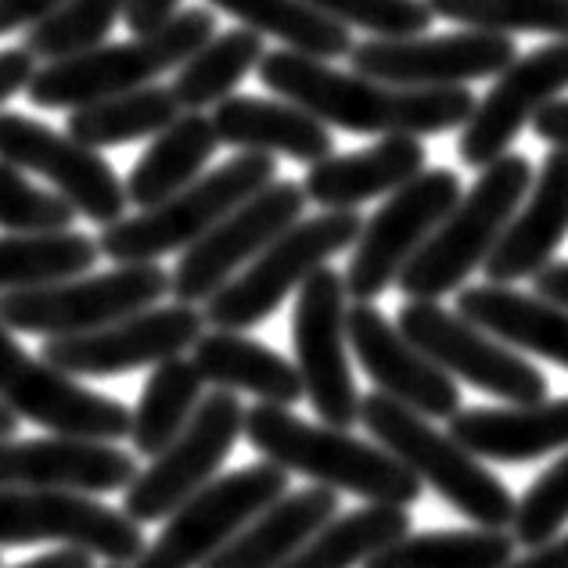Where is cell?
Wrapping results in <instances>:
<instances>
[{
  "instance_id": "1",
  "label": "cell",
  "mask_w": 568,
  "mask_h": 568,
  "mask_svg": "<svg viewBox=\"0 0 568 568\" xmlns=\"http://www.w3.org/2000/svg\"><path fill=\"white\" fill-rule=\"evenodd\" d=\"M256 72L277 98L317 115L324 126L349 133L428 138L465 126L478 104L468 87H396L361 72H338L295 51H266Z\"/></svg>"
},
{
  "instance_id": "2",
  "label": "cell",
  "mask_w": 568,
  "mask_h": 568,
  "mask_svg": "<svg viewBox=\"0 0 568 568\" xmlns=\"http://www.w3.org/2000/svg\"><path fill=\"white\" fill-rule=\"evenodd\" d=\"M242 436L252 443V450L263 454V460L288 475H306L313 486L353 493L367 504L410 507L422 500L425 483L385 446L356 439L346 428L310 425L277 403H256L245 410Z\"/></svg>"
},
{
  "instance_id": "3",
  "label": "cell",
  "mask_w": 568,
  "mask_h": 568,
  "mask_svg": "<svg viewBox=\"0 0 568 568\" xmlns=\"http://www.w3.org/2000/svg\"><path fill=\"white\" fill-rule=\"evenodd\" d=\"M216 33V14L209 8H184L152 33L126 43H98L91 51L58 58L33 72L26 94L37 109H80L112 94L155 83L170 69L202 48Z\"/></svg>"
},
{
  "instance_id": "4",
  "label": "cell",
  "mask_w": 568,
  "mask_h": 568,
  "mask_svg": "<svg viewBox=\"0 0 568 568\" xmlns=\"http://www.w3.org/2000/svg\"><path fill=\"white\" fill-rule=\"evenodd\" d=\"M529 184L532 166L526 155L504 152L483 166L475 187L460 194L446 220L399 271V292L407 298H443L446 292H457L493 252L515 209L529 194Z\"/></svg>"
},
{
  "instance_id": "5",
  "label": "cell",
  "mask_w": 568,
  "mask_h": 568,
  "mask_svg": "<svg viewBox=\"0 0 568 568\" xmlns=\"http://www.w3.org/2000/svg\"><path fill=\"white\" fill-rule=\"evenodd\" d=\"M361 425L385 446L399 465H407L422 483H428L439 497L471 518L478 529H507L515 518V497L497 475L478 465L450 432L436 425L385 393L361 396Z\"/></svg>"
},
{
  "instance_id": "6",
  "label": "cell",
  "mask_w": 568,
  "mask_h": 568,
  "mask_svg": "<svg viewBox=\"0 0 568 568\" xmlns=\"http://www.w3.org/2000/svg\"><path fill=\"white\" fill-rule=\"evenodd\" d=\"M277 181L274 155L242 152L220 170L202 173L170 199H162L152 209H138V216H123L101 227L98 252L112 263H155L159 256L181 252L220 223L256 191Z\"/></svg>"
},
{
  "instance_id": "7",
  "label": "cell",
  "mask_w": 568,
  "mask_h": 568,
  "mask_svg": "<svg viewBox=\"0 0 568 568\" xmlns=\"http://www.w3.org/2000/svg\"><path fill=\"white\" fill-rule=\"evenodd\" d=\"M361 227L364 216L356 209H324L313 220H295L245 263L242 274L205 298V324L220 332H248L263 324L317 266L346 252L361 237Z\"/></svg>"
},
{
  "instance_id": "8",
  "label": "cell",
  "mask_w": 568,
  "mask_h": 568,
  "mask_svg": "<svg viewBox=\"0 0 568 568\" xmlns=\"http://www.w3.org/2000/svg\"><path fill=\"white\" fill-rule=\"evenodd\" d=\"M162 295H170V274L159 263H119L109 274L0 292V324L43 338L83 335L155 306Z\"/></svg>"
},
{
  "instance_id": "9",
  "label": "cell",
  "mask_w": 568,
  "mask_h": 568,
  "mask_svg": "<svg viewBox=\"0 0 568 568\" xmlns=\"http://www.w3.org/2000/svg\"><path fill=\"white\" fill-rule=\"evenodd\" d=\"M288 471L260 460L205 483L176 511L166 515V529L141 550L130 568H202L223 544L234 540L263 507L288 493Z\"/></svg>"
},
{
  "instance_id": "10",
  "label": "cell",
  "mask_w": 568,
  "mask_h": 568,
  "mask_svg": "<svg viewBox=\"0 0 568 568\" xmlns=\"http://www.w3.org/2000/svg\"><path fill=\"white\" fill-rule=\"evenodd\" d=\"M242 422L245 407L231 388H213L209 396H202L181 436L166 450H159L144 471L130 478L123 515L138 526H148V521H162L170 511H176L187 497L216 478L234 443L242 439Z\"/></svg>"
},
{
  "instance_id": "11",
  "label": "cell",
  "mask_w": 568,
  "mask_h": 568,
  "mask_svg": "<svg viewBox=\"0 0 568 568\" xmlns=\"http://www.w3.org/2000/svg\"><path fill=\"white\" fill-rule=\"evenodd\" d=\"M346 281L324 263L298 284L292 317L303 396L310 399L313 414L332 428H353L361 422V393H356L346 353Z\"/></svg>"
},
{
  "instance_id": "12",
  "label": "cell",
  "mask_w": 568,
  "mask_h": 568,
  "mask_svg": "<svg viewBox=\"0 0 568 568\" xmlns=\"http://www.w3.org/2000/svg\"><path fill=\"white\" fill-rule=\"evenodd\" d=\"M399 335L450 378H460L483 393L507 403H540L547 399V378L526 356H518L500 338L475 327L460 313L443 310L436 298H410L396 317Z\"/></svg>"
},
{
  "instance_id": "13",
  "label": "cell",
  "mask_w": 568,
  "mask_h": 568,
  "mask_svg": "<svg viewBox=\"0 0 568 568\" xmlns=\"http://www.w3.org/2000/svg\"><path fill=\"white\" fill-rule=\"evenodd\" d=\"M457 199L460 181L454 170H422L414 181L396 187L393 199L364 220L361 237L353 242L349 271L342 274L353 303H375L388 284H396L407 260L428 242Z\"/></svg>"
},
{
  "instance_id": "14",
  "label": "cell",
  "mask_w": 568,
  "mask_h": 568,
  "mask_svg": "<svg viewBox=\"0 0 568 568\" xmlns=\"http://www.w3.org/2000/svg\"><path fill=\"white\" fill-rule=\"evenodd\" d=\"M0 403L51 436L119 443L130 436V410L112 396L80 385L40 356H29L0 324Z\"/></svg>"
},
{
  "instance_id": "15",
  "label": "cell",
  "mask_w": 568,
  "mask_h": 568,
  "mask_svg": "<svg viewBox=\"0 0 568 568\" xmlns=\"http://www.w3.org/2000/svg\"><path fill=\"white\" fill-rule=\"evenodd\" d=\"M62 544L109 565H133L144 550L141 526L91 493L0 489V547Z\"/></svg>"
},
{
  "instance_id": "16",
  "label": "cell",
  "mask_w": 568,
  "mask_h": 568,
  "mask_svg": "<svg viewBox=\"0 0 568 568\" xmlns=\"http://www.w3.org/2000/svg\"><path fill=\"white\" fill-rule=\"evenodd\" d=\"M303 209H306L303 184L271 181L263 191L252 194V199L231 209L220 223H213L199 242L184 248L181 263L170 274V295L187 306L205 303L252 256H260L281 231H288L295 220H303Z\"/></svg>"
},
{
  "instance_id": "17",
  "label": "cell",
  "mask_w": 568,
  "mask_h": 568,
  "mask_svg": "<svg viewBox=\"0 0 568 568\" xmlns=\"http://www.w3.org/2000/svg\"><path fill=\"white\" fill-rule=\"evenodd\" d=\"M202 332L205 317L199 306H148L94 332L48 338L40 356L72 378H112L184 356Z\"/></svg>"
},
{
  "instance_id": "18",
  "label": "cell",
  "mask_w": 568,
  "mask_h": 568,
  "mask_svg": "<svg viewBox=\"0 0 568 568\" xmlns=\"http://www.w3.org/2000/svg\"><path fill=\"white\" fill-rule=\"evenodd\" d=\"M353 72L396 87H465L471 80L500 77L518 58V48L504 33H465L446 37H375L367 43H353L346 54Z\"/></svg>"
},
{
  "instance_id": "19",
  "label": "cell",
  "mask_w": 568,
  "mask_h": 568,
  "mask_svg": "<svg viewBox=\"0 0 568 568\" xmlns=\"http://www.w3.org/2000/svg\"><path fill=\"white\" fill-rule=\"evenodd\" d=\"M0 162L51 181L80 216L101 223V227L123 220L130 205L123 181L94 148L43 126L40 119L0 112Z\"/></svg>"
},
{
  "instance_id": "20",
  "label": "cell",
  "mask_w": 568,
  "mask_h": 568,
  "mask_svg": "<svg viewBox=\"0 0 568 568\" xmlns=\"http://www.w3.org/2000/svg\"><path fill=\"white\" fill-rule=\"evenodd\" d=\"M568 87V40L544 43L526 58H515L500 72L493 91L475 104L465 130H460L457 155L465 166L483 170L493 159H500L521 126L532 123V115L555 101Z\"/></svg>"
},
{
  "instance_id": "21",
  "label": "cell",
  "mask_w": 568,
  "mask_h": 568,
  "mask_svg": "<svg viewBox=\"0 0 568 568\" xmlns=\"http://www.w3.org/2000/svg\"><path fill=\"white\" fill-rule=\"evenodd\" d=\"M346 342L356 361L367 371V378L378 385V393L417 410L422 417H454L460 410V388L436 367L428 356L399 335L396 324L385 321L375 303H353L346 310Z\"/></svg>"
},
{
  "instance_id": "22",
  "label": "cell",
  "mask_w": 568,
  "mask_h": 568,
  "mask_svg": "<svg viewBox=\"0 0 568 568\" xmlns=\"http://www.w3.org/2000/svg\"><path fill=\"white\" fill-rule=\"evenodd\" d=\"M138 475L130 450L98 439H0V489H77L115 493Z\"/></svg>"
},
{
  "instance_id": "23",
  "label": "cell",
  "mask_w": 568,
  "mask_h": 568,
  "mask_svg": "<svg viewBox=\"0 0 568 568\" xmlns=\"http://www.w3.org/2000/svg\"><path fill=\"white\" fill-rule=\"evenodd\" d=\"M526 205L515 209L511 223L483 260L489 284H515L532 277L555 260L558 245L568 237V152L550 148L540 173L529 184Z\"/></svg>"
},
{
  "instance_id": "24",
  "label": "cell",
  "mask_w": 568,
  "mask_h": 568,
  "mask_svg": "<svg viewBox=\"0 0 568 568\" xmlns=\"http://www.w3.org/2000/svg\"><path fill=\"white\" fill-rule=\"evenodd\" d=\"M450 422V439L468 454L521 465V460L547 457L568 446V396L540 403H511V407H471L457 410Z\"/></svg>"
},
{
  "instance_id": "25",
  "label": "cell",
  "mask_w": 568,
  "mask_h": 568,
  "mask_svg": "<svg viewBox=\"0 0 568 568\" xmlns=\"http://www.w3.org/2000/svg\"><path fill=\"white\" fill-rule=\"evenodd\" d=\"M425 144L407 133H393L364 152L327 155L306 170L303 194L321 209H356L382 194H393L425 170Z\"/></svg>"
},
{
  "instance_id": "26",
  "label": "cell",
  "mask_w": 568,
  "mask_h": 568,
  "mask_svg": "<svg viewBox=\"0 0 568 568\" xmlns=\"http://www.w3.org/2000/svg\"><path fill=\"white\" fill-rule=\"evenodd\" d=\"M213 119L216 141L242 152L288 155L295 162H321L335 155V138L317 115L298 109L292 101H263V98H223Z\"/></svg>"
},
{
  "instance_id": "27",
  "label": "cell",
  "mask_w": 568,
  "mask_h": 568,
  "mask_svg": "<svg viewBox=\"0 0 568 568\" xmlns=\"http://www.w3.org/2000/svg\"><path fill=\"white\" fill-rule=\"evenodd\" d=\"M338 515V493L327 486H310L303 493H284L281 500L234 532L202 568H281L298 547H303L324 521Z\"/></svg>"
},
{
  "instance_id": "28",
  "label": "cell",
  "mask_w": 568,
  "mask_h": 568,
  "mask_svg": "<svg viewBox=\"0 0 568 568\" xmlns=\"http://www.w3.org/2000/svg\"><path fill=\"white\" fill-rule=\"evenodd\" d=\"M457 313L504 346L526 349L568 371V310L507 284H475L457 295Z\"/></svg>"
},
{
  "instance_id": "29",
  "label": "cell",
  "mask_w": 568,
  "mask_h": 568,
  "mask_svg": "<svg viewBox=\"0 0 568 568\" xmlns=\"http://www.w3.org/2000/svg\"><path fill=\"white\" fill-rule=\"evenodd\" d=\"M191 349V364L205 385L248 393L260 403H277V407H292L303 399V378H298L295 364L242 332L213 327V332H202Z\"/></svg>"
},
{
  "instance_id": "30",
  "label": "cell",
  "mask_w": 568,
  "mask_h": 568,
  "mask_svg": "<svg viewBox=\"0 0 568 568\" xmlns=\"http://www.w3.org/2000/svg\"><path fill=\"white\" fill-rule=\"evenodd\" d=\"M216 148L220 141L213 119L202 112H181L166 130L155 133V141L138 159V166L130 170L123 181L126 202L138 209H152L162 199H170L191 181H199L205 162L216 155Z\"/></svg>"
},
{
  "instance_id": "31",
  "label": "cell",
  "mask_w": 568,
  "mask_h": 568,
  "mask_svg": "<svg viewBox=\"0 0 568 568\" xmlns=\"http://www.w3.org/2000/svg\"><path fill=\"white\" fill-rule=\"evenodd\" d=\"M184 109L176 104L170 87H138V91L112 94L69 112L65 133L87 148H123L130 141H144L162 133Z\"/></svg>"
},
{
  "instance_id": "32",
  "label": "cell",
  "mask_w": 568,
  "mask_h": 568,
  "mask_svg": "<svg viewBox=\"0 0 568 568\" xmlns=\"http://www.w3.org/2000/svg\"><path fill=\"white\" fill-rule=\"evenodd\" d=\"M260 37H277L284 51L332 62L353 51V33L342 22L327 19L306 0H209Z\"/></svg>"
},
{
  "instance_id": "33",
  "label": "cell",
  "mask_w": 568,
  "mask_h": 568,
  "mask_svg": "<svg viewBox=\"0 0 568 568\" xmlns=\"http://www.w3.org/2000/svg\"><path fill=\"white\" fill-rule=\"evenodd\" d=\"M410 532V511L393 504H367L361 511L335 515L310 536L281 568H353L364 565L399 536Z\"/></svg>"
},
{
  "instance_id": "34",
  "label": "cell",
  "mask_w": 568,
  "mask_h": 568,
  "mask_svg": "<svg viewBox=\"0 0 568 568\" xmlns=\"http://www.w3.org/2000/svg\"><path fill=\"white\" fill-rule=\"evenodd\" d=\"M202 375L187 356H170L155 364L152 378L144 382L138 410H130V443L138 457H155L181 436L194 407L202 403Z\"/></svg>"
},
{
  "instance_id": "35",
  "label": "cell",
  "mask_w": 568,
  "mask_h": 568,
  "mask_svg": "<svg viewBox=\"0 0 568 568\" xmlns=\"http://www.w3.org/2000/svg\"><path fill=\"white\" fill-rule=\"evenodd\" d=\"M263 54V37L245 26L227 29V33H213L187 62L176 65L170 91L184 112H202L209 104L231 98L234 87L260 65Z\"/></svg>"
},
{
  "instance_id": "36",
  "label": "cell",
  "mask_w": 568,
  "mask_h": 568,
  "mask_svg": "<svg viewBox=\"0 0 568 568\" xmlns=\"http://www.w3.org/2000/svg\"><path fill=\"white\" fill-rule=\"evenodd\" d=\"M515 536L504 529H436L407 532L371 555L364 568H507Z\"/></svg>"
},
{
  "instance_id": "37",
  "label": "cell",
  "mask_w": 568,
  "mask_h": 568,
  "mask_svg": "<svg viewBox=\"0 0 568 568\" xmlns=\"http://www.w3.org/2000/svg\"><path fill=\"white\" fill-rule=\"evenodd\" d=\"M98 237L83 231L54 234H4L0 237V292L80 277L98 263Z\"/></svg>"
},
{
  "instance_id": "38",
  "label": "cell",
  "mask_w": 568,
  "mask_h": 568,
  "mask_svg": "<svg viewBox=\"0 0 568 568\" xmlns=\"http://www.w3.org/2000/svg\"><path fill=\"white\" fill-rule=\"evenodd\" d=\"M123 11L126 0H62L40 22L26 29V51L43 58V62L91 51L109 40Z\"/></svg>"
},
{
  "instance_id": "39",
  "label": "cell",
  "mask_w": 568,
  "mask_h": 568,
  "mask_svg": "<svg viewBox=\"0 0 568 568\" xmlns=\"http://www.w3.org/2000/svg\"><path fill=\"white\" fill-rule=\"evenodd\" d=\"M446 22L483 33H547L568 40V0H425Z\"/></svg>"
},
{
  "instance_id": "40",
  "label": "cell",
  "mask_w": 568,
  "mask_h": 568,
  "mask_svg": "<svg viewBox=\"0 0 568 568\" xmlns=\"http://www.w3.org/2000/svg\"><path fill=\"white\" fill-rule=\"evenodd\" d=\"M77 220L62 194L40 191L22 170L0 162V227L8 234H54L69 231Z\"/></svg>"
},
{
  "instance_id": "41",
  "label": "cell",
  "mask_w": 568,
  "mask_h": 568,
  "mask_svg": "<svg viewBox=\"0 0 568 568\" xmlns=\"http://www.w3.org/2000/svg\"><path fill=\"white\" fill-rule=\"evenodd\" d=\"M568 521V454L555 460L521 500H515V518H511V536L521 547H544L555 540L561 526Z\"/></svg>"
},
{
  "instance_id": "42",
  "label": "cell",
  "mask_w": 568,
  "mask_h": 568,
  "mask_svg": "<svg viewBox=\"0 0 568 568\" xmlns=\"http://www.w3.org/2000/svg\"><path fill=\"white\" fill-rule=\"evenodd\" d=\"M306 4L346 29H367L375 37H417L436 19L425 0H306Z\"/></svg>"
},
{
  "instance_id": "43",
  "label": "cell",
  "mask_w": 568,
  "mask_h": 568,
  "mask_svg": "<svg viewBox=\"0 0 568 568\" xmlns=\"http://www.w3.org/2000/svg\"><path fill=\"white\" fill-rule=\"evenodd\" d=\"M33 72H37V58L26 48L0 51V109H4L14 94L26 91L29 80H33Z\"/></svg>"
},
{
  "instance_id": "44",
  "label": "cell",
  "mask_w": 568,
  "mask_h": 568,
  "mask_svg": "<svg viewBox=\"0 0 568 568\" xmlns=\"http://www.w3.org/2000/svg\"><path fill=\"white\" fill-rule=\"evenodd\" d=\"M62 0H0V37L22 33L33 22H40L51 8H58Z\"/></svg>"
},
{
  "instance_id": "45",
  "label": "cell",
  "mask_w": 568,
  "mask_h": 568,
  "mask_svg": "<svg viewBox=\"0 0 568 568\" xmlns=\"http://www.w3.org/2000/svg\"><path fill=\"white\" fill-rule=\"evenodd\" d=\"M176 11H181V0H126L123 19L133 29V37H138V33H152L166 19H173Z\"/></svg>"
},
{
  "instance_id": "46",
  "label": "cell",
  "mask_w": 568,
  "mask_h": 568,
  "mask_svg": "<svg viewBox=\"0 0 568 568\" xmlns=\"http://www.w3.org/2000/svg\"><path fill=\"white\" fill-rule=\"evenodd\" d=\"M536 138L547 141L550 148H565L568 152V101H547L540 112L532 115Z\"/></svg>"
},
{
  "instance_id": "47",
  "label": "cell",
  "mask_w": 568,
  "mask_h": 568,
  "mask_svg": "<svg viewBox=\"0 0 568 568\" xmlns=\"http://www.w3.org/2000/svg\"><path fill=\"white\" fill-rule=\"evenodd\" d=\"M532 288L540 298H547V303L568 310V260L540 266V271L532 274Z\"/></svg>"
},
{
  "instance_id": "48",
  "label": "cell",
  "mask_w": 568,
  "mask_h": 568,
  "mask_svg": "<svg viewBox=\"0 0 568 568\" xmlns=\"http://www.w3.org/2000/svg\"><path fill=\"white\" fill-rule=\"evenodd\" d=\"M507 568H568V532L536 547L521 561H507Z\"/></svg>"
},
{
  "instance_id": "49",
  "label": "cell",
  "mask_w": 568,
  "mask_h": 568,
  "mask_svg": "<svg viewBox=\"0 0 568 568\" xmlns=\"http://www.w3.org/2000/svg\"><path fill=\"white\" fill-rule=\"evenodd\" d=\"M14 568H94V558L87 555V550L62 547V550H51V555H40V558L14 565Z\"/></svg>"
},
{
  "instance_id": "50",
  "label": "cell",
  "mask_w": 568,
  "mask_h": 568,
  "mask_svg": "<svg viewBox=\"0 0 568 568\" xmlns=\"http://www.w3.org/2000/svg\"><path fill=\"white\" fill-rule=\"evenodd\" d=\"M19 417H14L8 407H4V403H0V439H11L14 436V432H19Z\"/></svg>"
},
{
  "instance_id": "51",
  "label": "cell",
  "mask_w": 568,
  "mask_h": 568,
  "mask_svg": "<svg viewBox=\"0 0 568 568\" xmlns=\"http://www.w3.org/2000/svg\"><path fill=\"white\" fill-rule=\"evenodd\" d=\"M109 568H130V565H109Z\"/></svg>"
}]
</instances>
